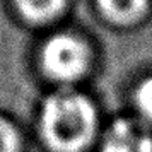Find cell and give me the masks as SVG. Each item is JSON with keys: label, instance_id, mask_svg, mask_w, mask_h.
I'll list each match as a JSON object with an SVG mask.
<instances>
[{"label": "cell", "instance_id": "4", "mask_svg": "<svg viewBox=\"0 0 152 152\" xmlns=\"http://www.w3.org/2000/svg\"><path fill=\"white\" fill-rule=\"evenodd\" d=\"M15 17L26 26L45 28L58 21L69 0H9Z\"/></svg>", "mask_w": 152, "mask_h": 152}, {"label": "cell", "instance_id": "1", "mask_svg": "<svg viewBox=\"0 0 152 152\" xmlns=\"http://www.w3.org/2000/svg\"><path fill=\"white\" fill-rule=\"evenodd\" d=\"M106 121L87 89H50L36 104L29 133L39 152H94Z\"/></svg>", "mask_w": 152, "mask_h": 152}, {"label": "cell", "instance_id": "6", "mask_svg": "<svg viewBox=\"0 0 152 152\" xmlns=\"http://www.w3.org/2000/svg\"><path fill=\"white\" fill-rule=\"evenodd\" d=\"M125 111L152 130V72L138 77L132 84Z\"/></svg>", "mask_w": 152, "mask_h": 152}, {"label": "cell", "instance_id": "7", "mask_svg": "<svg viewBox=\"0 0 152 152\" xmlns=\"http://www.w3.org/2000/svg\"><path fill=\"white\" fill-rule=\"evenodd\" d=\"M29 128L15 116L0 111V152H31Z\"/></svg>", "mask_w": 152, "mask_h": 152}, {"label": "cell", "instance_id": "5", "mask_svg": "<svg viewBox=\"0 0 152 152\" xmlns=\"http://www.w3.org/2000/svg\"><path fill=\"white\" fill-rule=\"evenodd\" d=\"M152 0H96L99 14L115 26L138 22L151 9Z\"/></svg>", "mask_w": 152, "mask_h": 152}, {"label": "cell", "instance_id": "3", "mask_svg": "<svg viewBox=\"0 0 152 152\" xmlns=\"http://www.w3.org/2000/svg\"><path fill=\"white\" fill-rule=\"evenodd\" d=\"M94 152H152V130L126 111L108 116Z\"/></svg>", "mask_w": 152, "mask_h": 152}, {"label": "cell", "instance_id": "2", "mask_svg": "<svg viewBox=\"0 0 152 152\" xmlns=\"http://www.w3.org/2000/svg\"><path fill=\"white\" fill-rule=\"evenodd\" d=\"M34 69L50 89H86L96 70V53L82 34L55 31L34 53Z\"/></svg>", "mask_w": 152, "mask_h": 152}]
</instances>
